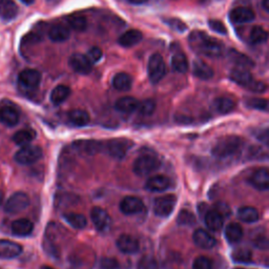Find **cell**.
Returning a JSON list of instances; mask_svg holds the SVG:
<instances>
[{
  "instance_id": "cell-1",
  "label": "cell",
  "mask_w": 269,
  "mask_h": 269,
  "mask_svg": "<svg viewBox=\"0 0 269 269\" xmlns=\"http://www.w3.org/2000/svg\"><path fill=\"white\" fill-rule=\"evenodd\" d=\"M189 44L193 49L199 51L207 57L218 58L224 53V46L220 41L208 37L202 32H193L189 36Z\"/></svg>"
},
{
  "instance_id": "cell-2",
  "label": "cell",
  "mask_w": 269,
  "mask_h": 269,
  "mask_svg": "<svg viewBox=\"0 0 269 269\" xmlns=\"http://www.w3.org/2000/svg\"><path fill=\"white\" fill-rule=\"evenodd\" d=\"M243 145V141L238 136H225L220 138L211 149L212 156L219 159H226L235 156Z\"/></svg>"
},
{
  "instance_id": "cell-3",
  "label": "cell",
  "mask_w": 269,
  "mask_h": 269,
  "mask_svg": "<svg viewBox=\"0 0 269 269\" xmlns=\"http://www.w3.org/2000/svg\"><path fill=\"white\" fill-rule=\"evenodd\" d=\"M229 78L232 81L239 84V86L244 87L252 92L262 93L266 90L265 84L263 82L254 80L248 68L245 67L236 66L235 68H233L229 74Z\"/></svg>"
},
{
  "instance_id": "cell-4",
  "label": "cell",
  "mask_w": 269,
  "mask_h": 269,
  "mask_svg": "<svg viewBox=\"0 0 269 269\" xmlns=\"http://www.w3.org/2000/svg\"><path fill=\"white\" fill-rule=\"evenodd\" d=\"M94 263L95 256L90 248H78L68 257L70 269H92Z\"/></svg>"
},
{
  "instance_id": "cell-5",
  "label": "cell",
  "mask_w": 269,
  "mask_h": 269,
  "mask_svg": "<svg viewBox=\"0 0 269 269\" xmlns=\"http://www.w3.org/2000/svg\"><path fill=\"white\" fill-rule=\"evenodd\" d=\"M161 163L157 157H153V156L149 155H144L135 160L133 165V171L137 176L144 177L151 174L155 171H157Z\"/></svg>"
},
{
  "instance_id": "cell-6",
  "label": "cell",
  "mask_w": 269,
  "mask_h": 269,
  "mask_svg": "<svg viewBox=\"0 0 269 269\" xmlns=\"http://www.w3.org/2000/svg\"><path fill=\"white\" fill-rule=\"evenodd\" d=\"M132 146H133L132 141L124 138L110 139L104 145L106 151L108 152L110 157L118 160L123 159L126 156L127 151L132 148Z\"/></svg>"
},
{
  "instance_id": "cell-7",
  "label": "cell",
  "mask_w": 269,
  "mask_h": 269,
  "mask_svg": "<svg viewBox=\"0 0 269 269\" xmlns=\"http://www.w3.org/2000/svg\"><path fill=\"white\" fill-rule=\"evenodd\" d=\"M147 72L149 80L153 84L160 82L164 78L166 74V65L160 54H153L150 56L147 64Z\"/></svg>"
},
{
  "instance_id": "cell-8",
  "label": "cell",
  "mask_w": 269,
  "mask_h": 269,
  "mask_svg": "<svg viewBox=\"0 0 269 269\" xmlns=\"http://www.w3.org/2000/svg\"><path fill=\"white\" fill-rule=\"evenodd\" d=\"M177 203V198L174 195L159 197L153 202V212L156 216L166 218L172 214Z\"/></svg>"
},
{
  "instance_id": "cell-9",
  "label": "cell",
  "mask_w": 269,
  "mask_h": 269,
  "mask_svg": "<svg viewBox=\"0 0 269 269\" xmlns=\"http://www.w3.org/2000/svg\"><path fill=\"white\" fill-rule=\"evenodd\" d=\"M42 157V149L39 146L34 145H25L22 146L15 155V160L19 164L22 165H30Z\"/></svg>"
},
{
  "instance_id": "cell-10",
  "label": "cell",
  "mask_w": 269,
  "mask_h": 269,
  "mask_svg": "<svg viewBox=\"0 0 269 269\" xmlns=\"http://www.w3.org/2000/svg\"><path fill=\"white\" fill-rule=\"evenodd\" d=\"M30 204V198L26 194L17 191L13 194L5 205V210L9 214H18L27 208Z\"/></svg>"
},
{
  "instance_id": "cell-11",
  "label": "cell",
  "mask_w": 269,
  "mask_h": 269,
  "mask_svg": "<svg viewBox=\"0 0 269 269\" xmlns=\"http://www.w3.org/2000/svg\"><path fill=\"white\" fill-rule=\"evenodd\" d=\"M0 121L8 126H14L19 122V111L12 103H0Z\"/></svg>"
},
{
  "instance_id": "cell-12",
  "label": "cell",
  "mask_w": 269,
  "mask_h": 269,
  "mask_svg": "<svg viewBox=\"0 0 269 269\" xmlns=\"http://www.w3.org/2000/svg\"><path fill=\"white\" fill-rule=\"evenodd\" d=\"M68 64L75 72L83 75L91 73L93 68V63L88 58V56L83 54H74L70 56L68 59Z\"/></svg>"
},
{
  "instance_id": "cell-13",
  "label": "cell",
  "mask_w": 269,
  "mask_h": 269,
  "mask_svg": "<svg viewBox=\"0 0 269 269\" xmlns=\"http://www.w3.org/2000/svg\"><path fill=\"white\" fill-rule=\"evenodd\" d=\"M41 81V75L36 69L27 68L22 70L18 76V82L20 86L27 90H34L38 88Z\"/></svg>"
},
{
  "instance_id": "cell-14",
  "label": "cell",
  "mask_w": 269,
  "mask_h": 269,
  "mask_svg": "<svg viewBox=\"0 0 269 269\" xmlns=\"http://www.w3.org/2000/svg\"><path fill=\"white\" fill-rule=\"evenodd\" d=\"M143 208L144 204L142 200H141L140 198L134 196L125 197L120 203V210L126 216L138 214V212H140Z\"/></svg>"
},
{
  "instance_id": "cell-15",
  "label": "cell",
  "mask_w": 269,
  "mask_h": 269,
  "mask_svg": "<svg viewBox=\"0 0 269 269\" xmlns=\"http://www.w3.org/2000/svg\"><path fill=\"white\" fill-rule=\"evenodd\" d=\"M91 219L99 232H105L110 225V217L103 208L94 207L91 211Z\"/></svg>"
},
{
  "instance_id": "cell-16",
  "label": "cell",
  "mask_w": 269,
  "mask_h": 269,
  "mask_svg": "<svg viewBox=\"0 0 269 269\" xmlns=\"http://www.w3.org/2000/svg\"><path fill=\"white\" fill-rule=\"evenodd\" d=\"M250 184L259 190L269 189V169L262 167L258 168L250 178Z\"/></svg>"
},
{
  "instance_id": "cell-17",
  "label": "cell",
  "mask_w": 269,
  "mask_h": 269,
  "mask_svg": "<svg viewBox=\"0 0 269 269\" xmlns=\"http://www.w3.org/2000/svg\"><path fill=\"white\" fill-rule=\"evenodd\" d=\"M117 247L126 254H133L139 251L140 245L138 240L130 235H122L117 240Z\"/></svg>"
},
{
  "instance_id": "cell-18",
  "label": "cell",
  "mask_w": 269,
  "mask_h": 269,
  "mask_svg": "<svg viewBox=\"0 0 269 269\" xmlns=\"http://www.w3.org/2000/svg\"><path fill=\"white\" fill-rule=\"evenodd\" d=\"M22 252V247L9 240H0V258L13 259L18 257Z\"/></svg>"
},
{
  "instance_id": "cell-19",
  "label": "cell",
  "mask_w": 269,
  "mask_h": 269,
  "mask_svg": "<svg viewBox=\"0 0 269 269\" xmlns=\"http://www.w3.org/2000/svg\"><path fill=\"white\" fill-rule=\"evenodd\" d=\"M193 240L197 246L203 249H209L216 245V239L206 230L199 228L193 235Z\"/></svg>"
},
{
  "instance_id": "cell-20",
  "label": "cell",
  "mask_w": 269,
  "mask_h": 269,
  "mask_svg": "<svg viewBox=\"0 0 269 269\" xmlns=\"http://www.w3.org/2000/svg\"><path fill=\"white\" fill-rule=\"evenodd\" d=\"M229 18L234 23H246L254 19V12L245 7H239L229 13Z\"/></svg>"
},
{
  "instance_id": "cell-21",
  "label": "cell",
  "mask_w": 269,
  "mask_h": 269,
  "mask_svg": "<svg viewBox=\"0 0 269 269\" xmlns=\"http://www.w3.org/2000/svg\"><path fill=\"white\" fill-rule=\"evenodd\" d=\"M169 186H171V180H169L165 176H162V175L153 176V177L149 178L145 184V188L147 190L155 191V193L164 191Z\"/></svg>"
},
{
  "instance_id": "cell-22",
  "label": "cell",
  "mask_w": 269,
  "mask_h": 269,
  "mask_svg": "<svg viewBox=\"0 0 269 269\" xmlns=\"http://www.w3.org/2000/svg\"><path fill=\"white\" fill-rule=\"evenodd\" d=\"M205 225L211 232H219L224 224V217L216 209L208 210L204 217Z\"/></svg>"
},
{
  "instance_id": "cell-23",
  "label": "cell",
  "mask_w": 269,
  "mask_h": 269,
  "mask_svg": "<svg viewBox=\"0 0 269 269\" xmlns=\"http://www.w3.org/2000/svg\"><path fill=\"white\" fill-rule=\"evenodd\" d=\"M34 229L33 223L27 219H18L12 224V232L18 237H25L32 234Z\"/></svg>"
},
{
  "instance_id": "cell-24",
  "label": "cell",
  "mask_w": 269,
  "mask_h": 269,
  "mask_svg": "<svg viewBox=\"0 0 269 269\" xmlns=\"http://www.w3.org/2000/svg\"><path fill=\"white\" fill-rule=\"evenodd\" d=\"M48 35L53 42H64L70 37V31L65 25L56 24L51 27Z\"/></svg>"
},
{
  "instance_id": "cell-25",
  "label": "cell",
  "mask_w": 269,
  "mask_h": 269,
  "mask_svg": "<svg viewBox=\"0 0 269 269\" xmlns=\"http://www.w3.org/2000/svg\"><path fill=\"white\" fill-rule=\"evenodd\" d=\"M193 73L196 77L202 80H208L214 76V70L203 60L197 59L194 62V69Z\"/></svg>"
},
{
  "instance_id": "cell-26",
  "label": "cell",
  "mask_w": 269,
  "mask_h": 269,
  "mask_svg": "<svg viewBox=\"0 0 269 269\" xmlns=\"http://www.w3.org/2000/svg\"><path fill=\"white\" fill-rule=\"evenodd\" d=\"M139 101L134 97H122L116 102V109L125 112V114H131V112L135 111L139 107Z\"/></svg>"
},
{
  "instance_id": "cell-27",
  "label": "cell",
  "mask_w": 269,
  "mask_h": 269,
  "mask_svg": "<svg viewBox=\"0 0 269 269\" xmlns=\"http://www.w3.org/2000/svg\"><path fill=\"white\" fill-rule=\"evenodd\" d=\"M18 14V7L13 0H2L0 5V15L6 20L10 21L16 18Z\"/></svg>"
},
{
  "instance_id": "cell-28",
  "label": "cell",
  "mask_w": 269,
  "mask_h": 269,
  "mask_svg": "<svg viewBox=\"0 0 269 269\" xmlns=\"http://www.w3.org/2000/svg\"><path fill=\"white\" fill-rule=\"evenodd\" d=\"M142 33L140 31L130 30L122 34V36L119 38V44L124 48H131L138 45L142 40Z\"/></svg>"
},
{
  "instance_id": "cell-29",
  "label": "cell",
  "mask_w": 269,
  "mask_h": 269,
  "mask_svg": "<svg viewBox=\"0 0 269 269\" xmlns=\"http://www.w3.org/2000/svg\"><path fill=\"white\" fill-rule=\"evenodd\" d=\"M63 219L75 229H83L88 224V220L84 215L77 214V212H65Z\"/></svg>"
},
{
  "instance_id": "cell-30",
  "label": "cell",
  "mask_w": 269,
  "mask_h": 269,
  "mask_svg": "<svg viewBox=\"0 0 269 269\" xmlns=\"http://www.w3.org/2000/svg\"><path fill=\"white\" fill-rule=\"evenodd\" d=\"M133 79L132 77L126 73H118L114 79H112V87L117 91L120 92H127L132 89Z\"/></svg>"
},
{
  "instance_id": "cell-31",
  "label": "cell",
  "mask_w": 269,
  "mask_h": 269,
  "mask_svg": "<svg viewBox=\"0 0 269 269\" xmlns=\"http://www.w3.org/2000/svg\"><path fill=\"white\" fill-rule=\"evenodd\" d=\"M225 238L232 244L240 242L243 238V228L238 223H230L225 229Z\"/></svg>"
},
{
  "instance_id": "cell-32",
  "label": "cell",
  "mask_w": 269,
  "mask_h": 269,
  "mask_svg": "<svg viewBox=\"0 0 269 269\" xmlns=\"http://www.w3.org/2000/svg\"><path fill=\"white\" fill-rule=\"evenodd\" d=\"M239 219L245 223H254L260 219V214L258 209L251 206H243L238 211Z\"/></svg>"
},
{
  "instance_id": "cell-33",
  "label": "cell",
  "mask_w": 269,
  "mask_h": 269,
  "mask_svg": "<svg viewBox=\"0 0 269 269\" xmlns=\"http://www.w3.org/2000/svg\"><path fill=\"white\" fill-rule=\"evenodd\" d=\"M228 58L237 66H240V67L250 68V67H252L254 65V62L249 57H247L246 55L240 53V52H238L236 50H230L228 52Z\"/></svg>"
},
{
  "instance_id": "cell-34",
  "label": "cell",
  "mask_w": 269,
  "mask_h": 269,
  "mask_svg": "<svg viewBox=\"0 0 269 269\" xmlns=\"http://www.w3.org/2000/svg\"><path fill=\"white\" fill-rule=\"evenodd\" d=\"M69 95H70V89L61 84V86L56 87L52 91L50 98H51V101L53 104L59 105L66 100V99L69 97Z\"/></svg>"
},
{
  "instance_id": "cell-35",
  "label": "cell",
  "mask_w": 269,
  "mask_h": 269,
  "mask_svg": "<svg viewBox=\"0 0 269 269\" xmlns=\"http://www.w3.org/2000/svg\"><path fill=\"white\" fill-rule=\"evenodd\" d=\"M36 138V133L33 130H22L14 134L13 141L19 146L30 145L32 141Z\"/></svg>"
},
{
  "instance_id": "cell-36",
  "label": "cell",
  "mask_w": 269,
  "mask_h": 269,
  "mask_svg": "<svg viewBox=\"0 0 269 269\" xmlns=\"http://www.w3.org/2000/svg\"><path fill=\"white\" fill-rule=\"evenodd\" d=\"M68 120L76 126H84L90 122V115L83 109H73L68 112Z\"/></svg>"
},
{
  "instance_id": "cell-37",
  "label": "cell",
  "mask_w": 269,
  "mask_h": 269,
  "mask_svg": "<svg viewBox=\"0 0 269 269\" xmlns=\"http://www.w3.org/2000/svg\"><path fill=\"white\" fill-rule=\"evenodd\" d=\"M215 108L220 112V114H228L236 107V103L233 99L228 97H220L217 98L214 102Z\"/></svg>"
},
{
  "instance_id": "cell-38",
  "label": "cell",
  "mask_w": 269,
  "mask_h": 269,
  "mask_svg": "<svg viewBox=\"0 0 269 269\" xmlns=\"http://www.w3.org/2000/svg\"><path fill=\"white\" fill-rule=\"evenodd\" d=\"M172 66L178 73H186L188 70V61L183 53H176L172 58Z\"/></svg>"
},
{
  "instance_id": "cell-39",
  "label": "cell",
  "mask_w": 269,
  "mask_h": 269,
  "mask_svg": "<svg viewBox=\"0 0 269 269\" xmlns=\"http://www.w3.org/2000/svg\"><path fill=\"white\" fill-rule=\"evenodd\" d=\"M66 21H67L68 25L77 32L86 31L87 27H88V21H87L86 17H83L81 15H77V14H73V15L67 16Z\"/></svg>"
},
{
  "instance_id": "cell-40",
  "label": "cell",
  "mask_w": 269,
  "mask_h": 269,
  "mask_svg": "<svg viewBox=\"0 0 269 269\" xmlns=\"http://www.w3.org/2000/svg\"><path fill=\"white\" fill-rule=\"evenodd\" d=\"M269 34L261 26H254L249 34L250 42L253 45H261L267 41Z\"/></svg>"
},
{
  "instance_id": "cell-41",
  "label": "cell",
  "mask_w": 269,
  "mask_h": 269,
  "mask_svg": "<svg viewBox=\"0 0 269 269\" xmlns=\"http://www.w3.org/2000/svg\"><path fill=\"white\" fill-rule=\"evenodd\" d=\"M247 107L262 110V111H269V100L263 98H248L245 101Z\"/></svg>"
},
{
  "instance_id": "cell-42",
  "label": "cell",
  "mask_w": 269,
  "mask_h": 269,
  "mask_svg": "<svg viewBox=\"0 0 269 269\" xmlns=\"http://www.w3.org/2000/svg\"><path fill=\"white\" fill-rule=\"evenodd\" d=\"M77 144L81 150H83L84 152L89 153V155H94L102 148V144L100 142H98V141H94V140L82 141V142H78Z\"/></svg>"
},
{
  "instance_id": "cell-43",
  "label": "cell",
  "mask_w": 269,
  "mask_h": 269,
  "mask_svg": "<svg viewBox=\"0 0 269 269\" xmlns=\"http://www.w3.org/2000/svg\"><path fill=\"white\" fill-rule=\"evenodd\" d=\"M232 257L237 263H249L252 259V253L247 248H239L233 252Z\"/></svg>"
},
{
  "instance_id": "cell-44",
  "label": "cell",
  "mask_w": 269,
  "mask_h": 269,
  "mask_svg": "<svg viewBox=\"0 0 269 269\" xmlns=\"http://www.w3.org/2000/svg\"><path fill=\"white\" fill-rule=\"evenodd\" d=\"M177 222L179 225H182V226H191L195 224L196 218L191 211L185 209V210H181L179 212Z\"/></svg>"
},
{
  "instance_id": "cell-45",
  "label": "cell",
  "mask_w": 269,
  "mask_h": 269,
  "mask_svg": "<svg viewBox=\"0 0 269 269\" xmlns=\"http://www.w3.org/2000/svg\"><path fill=\"white\" fill-rule=\"evenodd\" d=\"M156 109V103L151 99H147V100H144L142 102L139 103L138 110L141 115L143 116H149Z\"/></svg>"
},
{
  "instance_id": "cell-46",
  "label": "cell",
  "mask_w": 269,
  "mask_h": 269,
  "mask_svg": "<svg viewBox=\"0 0 269 269\" xmlns=\"http://www.w3.org/2000/svg\"><path fill=\"white\" fill-rule=\"evenodd\" d=\"M137 269H159V265L153 257L145 256L138 262Z\"/></svg>"
},
{
  "instance_id": "cell-47",
  "label": "cell",
  "mask_w": 269,
  "mask_h": 269,
  "mask_svg": "<svg viewBox=\"0 0 269 269\" xmlns=\"http://www.w3.org/2000/svg\"><path fill=\"white\" fill-rule=\"evenodd\" d=\"M194 269H212L214 268V265H212V262L210 259L204 256H200L196 258L193 264Z\"/></svg>"
},
{
  "instance_id": "cell-48",
  "label": "cell",
  "mask_w": 269,
  "mask_h": 269,
  "mask_svg": "<svg viewBox=\"0 0 269 269\" xmlns=\"http://www.w3.org/2000/svg\"><path fill=\"white\" fill-rule=\"evenodd\" d=\"M252 242L253 245L259 249H269V237L264 234H260L257 237H254Z\"/></svg>"
},
{
  "instance_id": "cell-49",
  "label": "cell",
  "mask_w": 269,
  "mask_h": 269,
  "mask_svg": "<svg viewBox=\"0 0 269 269\" xmlns=\"http://www.w3.org/2000/svg\"><path fill=\"white\" fill-rule=\"evenodd\" d=\"M120 264L114 258H103L99 264V269H119Z\"/></svg>"
},
{
  "instance_id": "cell-50",
  "label": "cell",
  "mask_w": 269,
  "mask_h": 269,
  "mask_svg": "<svg viewBox=\"0 0 269 269\" xmlns=\"http://www.w3.org/2000/svg\"><path fill=\"white\" fill-rule=\"evenodd\" d=\"M208 25L210 29L216 32V33H219V34H222V35H226L227 34V29H226L225 25L223 24V22L219 21V20H215V19H211L208 21Z\"/></svg>"
},
{
  "instance_id": "cell-51",
  "label": "cell",
  "mask_w": 269,
  "mask_h": 269,
  "mask_svg": "<svg viewBox=\"0 0 269 269\" xmlns=\"http://www.w3.org/2000/svg\"><path fill=\"white\" fill-rule=\"evenodd\" d=\"M102 51L97 48V47H93L89 50L88 52V58L91 60L92 63H96L98 61H100V59L102 58Z\"/></svg>"
},
{
  "instance_id": "cell-52",
  "label": "cell",
  "mask_w": 269,
  "mask_h": 269,
  "mask_svg": "<svg viewBox=\"0 0 269 269\" xmlns=\"http://www.w3.org/2000/svg\"><path fill=\"white\" fill-rule=\"evenodd\" d=\"M165 22L172 27V29H174L175 31H178V32H184L186 29H187V26L185 23H183L181 20L179 19H168V20H165Z\"/></svg>"
},
{
  "instance_id": "cell-53",
  "label": "cell",
  "mask_w": 269,
  "mask_h": 269,
  "mask_svg": "<svg viewBox=\"0 0 269 269\" xmlns=\"http://www.w3.org/2000/svg\"><path fill=\"white\" fill-rule=\"evenodd\" d=\"M256 136L259 141H261L264 145H266L269 148V127L258 131Z\"/></svg>"
},
{
  "instance_id": "cell-54",
  "label": "cell",
  "mask_w": 269,
  "mask_h": 269,
  "mask_svg": "<svg viewBox=\"0 0 269 269\" xmlns=\"http://www.w3.org/2000/svg\"><path fill=\"white\" fill-rule=\"evenodd\" d=\"M215 209L218 210L223 217L230 215V209H229L228 205H226L225 203H219Z\"/></svg>"
},
{
  "instance_id": "cell-55",
  "label": "cell",
  "mask_w": 269,
  "mask_h": 269,
  "mask_svg": "<svg viewBox=\"0 0 269 269\" xmlns=\"http://www.w3.org/2000/svg\"><path fill=\"white\" fill-rule=\"evenodd\" d=\"M129 2L134 5H142V4H145L147 0H129Z\"/></svg>"
},
{
  "instance_id": "cell-56",
  "label": "cell",
  "mask_w": 269,
  "mask_h": 269,
  "mask_svg": "<svg viewBox=\"0 0 269 269\" xmlns=\"http://www.w3.org/2000/svg\"><path fill=\"white\" fill-rule=\"evenodd\" d=\"M263 8L269 12V0H263Z\"/></svg>"
},
{
  "instance_id": "cell-57",
  "label": "cell",
  "mask_w": 269,
  "mask_h": 269,
  "mask_svg": "<svg viewBox=\"0 0 269 269\" xmlns=\"http://www.w3.org/2000/svg\"><path fill=\"white\" fill-rule=\"evenodd\" d=\"M20 2L26 6H30V5H33L35 3V0H20Z\"/></svg>"
},
{
  "instance_id": "cell-58",
  "label": "cell",
  "mask_w": 269,
  "mask_h": 269,
  "mask_svg": "<svg viewBox=\"0 0 269 269\" xmlns=\"http://www.w3.org/2000/svg\"><path fill=\"white\" fill-rule=\"evenodd\" d=\"M3 201H4V194L0 191V204L3 203Z\"/></svg>"
},
{
  "instance_id": "cell-59",
  "label": "cell",
  "mask_w": 269,
  "mask_h": 269,
  "mask_svg": "<svg viewBox=\"0 0 269 269\" xmlns=\"http://www.w3.org/2000/svg\"><path fill=\"white\" fill-rule=\"evenodd\" d=\"M41 269H54V268H52V267H50V266H42Z\"/></svg>"
},
{
  "instance_id": "cell-60",
  "label": "cell",
  "mask_w": 269,
  "mask_h": 269,
  "mask_svg": "<svg viewBox=\"0 0 269 269\" xmlns=\"http://www.w3.org/2000/svg\"><path fill=\"white\" fill-rule=\"evenodd\" d=\"M237 269H243V268H237Z\"/></svg>"
}]
</instances>
